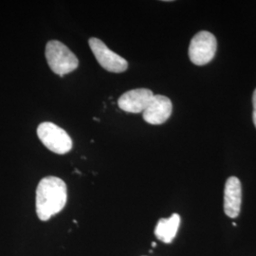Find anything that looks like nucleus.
<instances>
[{"mask_svg": "<svg viewBox=\"0 0 256 256\" xmlns=\"http://www.w3.org/2000/svg\"><path fill=\"white\" fill-rule=\"evenodd\" d=\"M173 110L171 100L164 95H154L142 112L144 120L153 126L164 124L170 118Z\"/></svg>", "mask_w": 256, "mask_h": 256, "instance_id": "6", "label": "nucleus"}, {"mask_svg": "<svg viewBox=\"0 0 256 256\" xmlns=\"http://www.w3.org/2000/svg\"><path fill=\"white\" fill-rule=\"evenodd\" d=\"M88 45L96 60L106 70L113 74H122L128 70V61L112 52L100 39L92 37L88 40Z\"/></svg>", "mask_w": 256, "mask_h": 256, "instance_id": "5", "label": "nucleus"}, {"mask_svg": "<svg viewBox=\"0 0 256 256\" xmlns=\"http://www.w3.org/2000/svg\"><path fill=\"white\" fill-rule=\"evenodd\" d=\"M242 187L236 176H230L225 184L224 191V212L230 218H238L241 210Z\"/></svg>", "mask_w": 256, "mask_h": 256, "instance_id": "8", "label": "nucleus"}, {"mask_svg": "<svg viewBox=\"0 0 256 256\" xmlns=\"http://www.w3.org/2000/svg\"><path fill=\"white\" fill-rule=\"evenodd\" d=\"M37 136L45 146L58 155H64L72 149V140L63 128L45 122L38 126Z\"/></svg>", "mask_w": 256, "mask_h": 256, "instance_id": "3", "label": "nucleus"}, {"mask_svg": "<svg viewBox=\"0 0 256 256\" xmlns=\"http://www.w3.org/2000/svg\"><path fill=\"white\" fill-rule=\"evenodd\" d=\"M252 104H254V112H252V120H254V124L256 128V90L254 92V96H252Z\"/></svg>", "mask_w": 256, "mask_h": 256, "instance_id": "10", "label": "nucleus"}, {"mask_svg": "<svg viewBox=\"0 0 256 256\" xmlns=\"http://www.w3.org/2000/svg\"><path fill=\"white\" fill-rule=\"evenodd\" d=\"M156 244L155 242L152 243V246H153V247H156Z\"/></svg>", "mask_w": 256, "mask_h": 256, "instance_id": "11", "label": "nucleus"}, {"mask_svg": "<svg viewBox=\"0 0 256 256\" xmlns=\"http://www.w3.org/2000/svg\"><path fill=\"white\" fill-rule=\"evenodd\" d=\"M68 200L66 185L57 176H46L36 189V206L39 220L46 221L63 210Z\"/></svg>", "mask_w": 256, "mask_h": 256, "instance_id": "1", "label": "nucleus"}, {"mask_svg": "<svg viewBox=\"0 0 256 256\" xmlns=\"http://www.w3.org/2000/svg\"><path fill=\"white\" fill-rule=\"evenodd\" d=\"M153 96L154 93L147 88L132 90L120 97L118 106L126 112L140 113L146 110Z\"/></svg>", "mask_w": 256, "mask_h": 256, "instance_id": "7", "label": "nucleus"}, {"mask_svg": "<svg viewBox=\"0 0 256 256\" xmlns=\"http://www.w3.org/2000/svg\"><path fill=\"white\" fill-rule=\"evenodd\" d=\"M45 54L50 68L61 77L72 72L79 66L77 56L60 41H48Z\"/></svg>", "mask_w": 256, "mask_h": 256, "instance_id": "2", "label": "nucleus"}, {"mask_svg": "<svg viewBox=\"0 0 256 256\" xmlns=\"http://www.w3.org/2000/svg\"><path fill=\"white\" fill-rule=\"evenodd\" d=\"M218 42L214 36L202 30L192 37L189 46V57L192 64L203 66L210 62L216 52Z\"/></svg>", "mask_w": 256, "mask_h": 256, "instance_id": "4", "label": "nucleus"}, {"mask_svg": "<svg viewBox=\"0 0 256 256\" xmlns=\"http://www.w3.org/2000/svg\"><path fill=\"white\" fill-rule=\"evenodd\" d=\"M180 225V216L173 214L169 218H162L158 222L155 229V236L164 243H171L176 238Z\"/></svg>", "mask_w": 256, "mask_h": 256, "instance_id": "9", "label": "nucleus"}]
</instances>
